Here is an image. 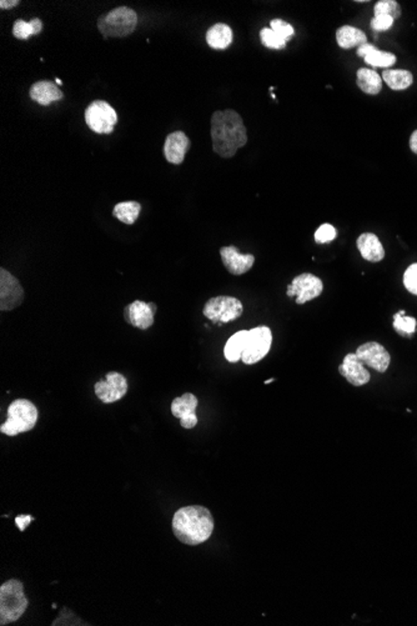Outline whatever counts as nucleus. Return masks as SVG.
Returning <instances> with one entry per match:
<instances>
[{"mask_svg":"<svg viewBox=\"0 0 417 626\" xmlns=\"http://www.w3.org/2000/svg\"><path fill=\"white\" fill-rule=\"evenodd\" d=\"M212 149L222 158H232L247 143L242 117L232 109L217 110L212 118Z\"/></svg>","mask_w":417,"mask_h":626,"instance_id":"nucleus-1","label":"nucleus"},{"mask_svg":"<svg viewBox=\"0 0 417 626\" xmlns=\"http://www.w3.org/2000/svg\"><path fill=\"white\" fill-rule=\"evenodd\" d=\"M214 518L209 509L201 505H190L179 509L173 518V533L183 544H202L212 536Z\"/></svg>","mask_w":417,"mask_h":626,"instance_id":"nucleus-2","label":"nucleus"},{"mask_svg":"<svg viewBox=\"0 0 417 626\" xmlns=\"http://www.w3.org/2000/svg\"><path fill=\"white\" fill-rule=\"evenodd\" d=\"M24 585L19 580H8L0 586V624L8 625L21 619L28 609Z\"/></svg>","mask_w":417,"mask_h":626,"instance_id":"nucleus-3","label":"nucleus"},{"mask_svg":"<svg viewBox=\"0 0 417 626\" xmlns=\"http://www.w3.org/2000/svg\"><path fill=\"white\" fill-rule=\"evenodd\" d=\"M38 418V409L31 400L16 399L8 408V418L0 426V431L8 437H16L34 429Z\"/></svg>","mask_w":417,"mask_h":626,"instance_id":"nucleus-4","label":"nucleus"},{"mask_svg":"<svg viewBox=\"0 0 417 626\" xmlns=\"http://www.w3.org/2000/svg\"><path fill=\"white\" fill-rule=\"evenodd\" d=\"M138 14L131 8L119 6L98 21V29L104 38H124L134 33Z\"/></svg>","mask_w":417,"mask_h":626,"instance_id":"nucleus-5","label":"nucleus"},{"mask_svg":"<svg viewBox=\"0 0 417 626\" xmlns=\"http://www.w3.org/2000/svg\"><path fill=\"white\" fill-rule=\"evenodd\" d=\"M271 343L273 334L269 327H258L247 330V341L242 351V363L253 365L263 360L270 351Z\"/></svg>","mask_w":417,"mask_h":626,"instance_id":"nucleus-6","label":"nucleus"},{"mask_svg":"<svg viewBox=\"0 0 417 626\" xmlns=\"http://www.w3.org/2000/svg\"><path fill=\"white\" fill-rule=\"evenodd\" d=\"M242 310L244 308L239 299L220 295L206 302L202 314L214 324L230 323L242 317Z\"/></svg>","mask_w":417,"mask_h":626,"instance_id":"nucleus-7","label":"nucleus"},{"mask_svg":"<svg viewBox=\"0 0 417 626\" xmlns=\"http://www.w3.org/2000/svg\"><path fill=\"white\" fill-rule=\"evenodd\" d=\"M85 122L94 133H113L114 127L118 123V113L107 102L95 100L85 110Z\"/></svg>","mask_w":417,"mask_h":626,"instance_id":"nucleus-8","label":"nucleus"},{"mask_svg":"<svg viewBox=\"0 0 417 626\" xmlns=\"http://www.w3.org/2000/svg\"><path fill=\"white\" fill-rule=\"evenodd\" d=\"M323 290L324 284L320 277L310 272H304L294 277L293 282L288 285L286 294L290 298L296 297V304L303 305L310 300L319 298Z\"/></svg>","mask_w":417,"mask_h":626,"instance_id":"nucleus-9","label":"nucleus"},{"mask_svg":"<svg viewBox=\"0 0 417 626\" xmlns=\"http://www.w3.org/2000/svg\"><path fill=\"white\" fill-rule=\"evenodd\" d=\"M129 385L128 380L118 371H110L105 375V379L99 380L94 385V391L98 399L103 401L104 404H112L115 401L120 400L128 393Z\"/></svg>","mask_w":417,"mask_h":626,"instance_id":"nucleus-10","label":"nucleus"},{"mask_svg":"<svg viewBox=\"0 0 417 626\" xmlns=\"http://www.w3.org/2000/svg\"><path fill=\"white\" fill-rule=\"evenodd\" d=\"M24 299L21 282L6 269H0V310L9 312L18 308Z\"/></svg>","mask_w":417,"mask_h":626,"instance_id":"nucleus-11","label":"nucleus"},{"mask_svg":"<svg viewBox=\"0 0 417 626\" xmlns=\"http://www.w3.org/2000/svg\"><path fill=\"white\" fill-rule=\"evenodd\" d=\"M356 355L362 364L370 366L379 373H385L391 363V356L389 351L377 341H369L360 345L356 350Z\"/></svg>","mask_w":417,"mask_h":626,"instance_id":"nucleus-12","label":"nucleus"},{"mask_svg":"<svg viewBox=\"0 0 417 626\" xmlns=\"http://www.w3.org/2000/svg\"><path fill=\"white\" fill-rule=\"evenodd\" d=\"M156 307L154 303H144L141 300H135L124 309L125 322L133 325L134 328L146 330L154 324V315Z\"/></svg>","mask_w":417,"mask_h":626,"instance_id":"nucleus-13","label":"nucleus"},{"mask_svg":"<svg viewBox=\"0 0 417 626\" xmlns=\"http://www.w3.org/2000/svg\"><path fill=\"white\" fill-rule=\"evenodd\" d=\"M197 398L191 393H185L179 398H175L171 403V414L180 419V425L184 429H193L197 424Z\"/></svg>","mask_w":417,"mask_h":626,"instance_id":"nucleus-14","label":"nucleus"},{"mask_svg":"<svg viewBox=\"0 0 417 626\" xmlns=\"http://www.w3.org/2000/svg\"><path fill=\"white\" fill-rule=\"evenodd\" d=\"M222 264L232 275H242L253 267L255 257L253 254H242L237 247H224L220 249Z\"/></svg>","mask_w":417,"mask_h":626,"instance_id":"nucleus-15","label":"nucleus"},{"mask_svg":"<svg viewBox=\"0 0 417 626\" xmlns=\"http://www.w3.org/2000/svg\"><path fill=\"white\" fill-rule=\"evenodd\" d=\"M339 371L354 386H362L367 384L371 379L369 370L361 363L356 353L346 355L342 360V364L339 366Z\"/></svg>","mask_w":417,"mask_h":626,"instance_id":"nucleus-16","label":"nucleus"},{"mask_svg":"<svg viewBox=\"0 0 417 626\" xmlns=\"http://www.w3.org/2000/svg\"><path fill=\"white\" fill-rule=\"evenodd\" d=\"M189 149H190V140L183 132H174L165 139V159L171 164H181L185 159L186 153Z\"/></svg>","mask_w":417,"mask_h":626,"instance_id":"nucleus-17","label":"nucleus"},{"mask_svg":"<svg viewBox=\"0 0 417 626\" xmlns=\"http://www.w3.org/2000/svg\"><path fill=\"white\" fill-rule=\"evenodd\" d=\"M357 249L360 250L361 257L371 262H381L385 258V249L374 233H364L357 238Z\"/></svg>","mask_w":417,"mask_h":626,"instance_id":"nucleus-18","label":"nucleus"},{"mask_svg":"<svg viewBox=\"0 0 417 626\" xmlns=\"http://www.w3.org/2000/svg\"><path fill=\"white\" fill-rule=\"evenodd\" d=\"M31 100H34L40 105H50L53 102H58L64 97L62 90L58 87L57 84L49 82V80H41L36 82L31 85L29 90Z\"/></svg>","mask_w":417,"mask_h":626,"instance_id":"nucleus-19","label":"nucleus"},{"mask_svg":"<svg viewBox=\"0 0 417 626\" xmlns=\"http://www.w3.org/2000/svg\"><path fill=\"white\" fill-rule=\"evenodd\" d=\"M357 55L365 59L372 67L390 68L396 63L397 58L392 53L381 52L372 44H364L357 49Z\"/></svg>","mask_w":417,"mask_h":626,"instance_id":"nucleus-20","label":"nucleus"},{"mask_svg":"<svg viewBox=\"0 0 417 626\" xmlns=\"http://www.w3.org/2000/svg\"><path fill=\"white\" fill-rule=\"evenodd\" d=\"M336 41L342 49H351L367 44V36L364 31L355 26H344L336 31Z\"/></svg>","mask_w":417,"mask_h":626,"instance_id":"nucleus-21","label":"nucleus"},{"mask_svg":"<svg viewBox=\"0 0 417 626\" xmlns=\"http://www.w3.org/2000/svg\"><path fill=\"white\" fill-rule=\"evenodd\" d=\"M206 41L212 49H227L232 41V28L227 24L217 23L206 33Z\"/></svg>","mask_w":417,"mask_h":626,"instance_id":"nucleus-22","label":"nucleus"},{"mask_svg":"<svg viewBox=\"0 0 417 626\" xmlns=\"http://www.w3.org/2000/svg\"><path fill=\"white\" fill-rule=\"evenodd\" d=\"M356 82L362 92L370 95H377L381 92V77L375 70L367 68H361L356 74Z\"/></svg>","mask_w":417,"mask_h":626,"instance_id":"nucleus-23","label":"nucleus"},{"mask_svg":"<svg viewBox=\"0 0 417 626\" xmlns=\"http://www.w3.org/2000/svg\"><path fill=\"white\" fill-rule=\"evenodd\" d=\"M247 336V330H240L229 338L225 348H224V355H225V359L227 361L237 363L239 360L242 359Z\"/></svg>","mask_w":417,"mask_h":626,"instance_id":"nucleus-24","label":"nucleus"},{"mask_svg":"<svg viewBox=\"0 0 417 626\" xmlns=\"http://www.w3.org/2000/svg\"><path fill=\"white\" fill-rule=\"evenodd\" d=\"M141 206L138 201H123L114 206L113 216L124 224L133 226L139 218Z\"/></svg>","mask_w":417,"mask_h":626,"instance_id":"nucleus-25","label":"nucleus"},{"mask_svg":"<svg viewBox=\"0 0 417 626\" xmlns=\"http://www.w3.org/2000/svg\"><path fill=\"white\" fill-rule=\"evenodd\" d=\"M382 79L394 90H404V89L411 87V84L413 83V75L408 70H401V69H399V70L387 69L382 73Z\"/></svg>","mask_w":417,"mask_h":626,"instance_id":"nucleus-26","label":"nucleus"},{"mask_svg":"<svg viewBox=\"0 0 417 626\" xmlns=\"http://www.w3.org/2000/svg\"><path fill=\"white\" fill-rule=\"evenodd\" d=\"M43 29V23L40 19L34 18L31 21H24L23 19H18L13 26V34L16 39L21 41H26L31 36H38Z\"/></svg>","mask_w":417,"mask_h":626,"instance_id":"nucleus-27","label":"nucleus"},{"mask_svg":"<svg viewBox=\"0 0 417 626\" xmlns=\"http://www.w3.org/2000/svg\"><path fill=\"white\" fill-rule=\"evenodd\" d=\"M417 320L412 317H407L405 310H400L394 315V329L401 336H412L416 333Z\"/></svg>","mask_w":417,"mask_h":626,"instance_id":"nucleus-28","label":"nucleus"},{"mask_svg":"<svg viewBox=\"0 0 417 626\" xmlns=\"http://www.w3.org/2000/svg\"><path fill=\"white\" fill-rule=\"evenodd\" d=\"M375 16H391L394 21L399 19L401 16V6L395 1V0H380L377 1V6L374 8Z\"/></svg>","mask_w":417,"mask_h":626,"instance_id":"nucleus-29","label":"nucleus"},{"mask_svg":"<svg viewBox=\"0 0 417 626\" xmlns=\"http://www.w3.org/2000/svg\"><path fill=\"white\" fill-rule=\"evenodd\" d=\"M260 39L263 41L264 46L269 49H283L288 43L283 38L276 34L271 28L261 29Z\"/></svg>","mask_w":417,"mask_h":626,"instance_id":"nucleus-30","label":"nucleus"},{"mask_svg":"<svg viewBox=\"0 0 417 626\" xmlns=\"http://www.w3.org/2000/svg\"><path fill=\"white\" fill-rule=\"evenodd\" d=\"M336 236H337V231L335 228L331 224L325 223L320 226L318 230L315 231V242L319 243V244H326V243L335 240Z\"/></svg>","mask_w":417,"mask_h":626,"instance_id":"nucleus-31","label":"nucleus"},{"mask_svg":"<svg viewBox=\"0 0 417 626\" xmlns=\"http://www.w3.org/2000/svg\"><path fill=\"white\" fill-rule=\"evenodd\" d=\"M270 28L286 41H290L295 34L294 28L290 26L288 23H286V21H281V19H274V21H271Z\"/></svg>","mask_w":417,"mask_h":626,"instance_id":"nucleus-32","label":"nucleus"},{"mask_svg":"<svg viewBox=\"0 0 417 626\" xmlns=\"http://www.w3.org/2000/svg\"><path fill=\"white\" fill-rule=\"evenodd\" d=\"M404 284L410 293L417 295V262L407 267L404 274Z\"/></svg>","mask_w":417,"mask_h":626,"instance_id":"nucleus-33","label":"nucleus"},{"mask_svg":"<svg viewBox=\"0 0 417 626\" xmlns=\"http://www.w3.org/2000/svg\"><path fill=\"white\" fill-rule=\"evenodd\" d=\"M394 24V19L389 16H374V19L371 21V28L377 31H385L391 28Z\"/></svg>","mask_w":417,"mask_h":626,"instance_id":"nucleus-34","label":"nucleus"},{"mask_svg":"<svg viewBox=\"0 0 417 626\" xmlns=\"http://www.w3.org/2000/svg\"><path fill=\"white\" fill-rule=\"evenodd\" d=\"M31 520H34V518L31 516V515H19L16 519V526L21 529V531H24L26 526H29V523H31Z\"/></svg>","mask_w":417,"mask_h":626,"instance_id":"nucleus-35","label":"nucleus"},{"mask_svg":"<svg viewBox=\"0 0 417 626\" xmlns=\"http://www.w3.org/2000/svg\"><path fill=\"white\" fill-rule=\"evenodd\" d=\"M19 4V0H1L0 1V8L1 9H11L16 8Z\"/></svg>","mask_w":417,"mask_h":626,"instance_id":"nucleus-36","label":"nucleus"},{"mask_svg":"<svg viewBox=\"0 0 417 626\" xmlns=\"http://www.w3.org/2000/svg\"><path fill=\"white\" fill-rule=\"evenodd\" d=\"M410 148L415 154H417V130L412 133L411 138H410Z\"/></svg>","mask_w":417,"mask_h":626,"instance_id":"nucleus-37","label":"nucleus"},{"mask_svg":"<svg viewBox=\"0 0 417 626\" xmlns=\"http://www.w3.org/2000/svg\"><path fill=\"white\" fill-rule=\"evenodd\" d=\"M273 381H275V379L266 380V381H265V384H266V385L271 384V383H273Z\"/></svg>","mask_w":417,"mask_h":626,"instance_id":"nucleus-38","label":"nucleus"},{"mask_svg":"<svg viewBox=\"0 0 417 626\" xmlns=\"http://www.w3.org/2000/svg\"><path fill=\"white\" fill-rule=\"evenodd\" d=\"M55 83H57L58 85H62V80H60V79H57Z\"/></svg>","mask_w":417,"mask_h":626,"instance_id":"nucleus-39","label":"nucleus"}]
</instances>
